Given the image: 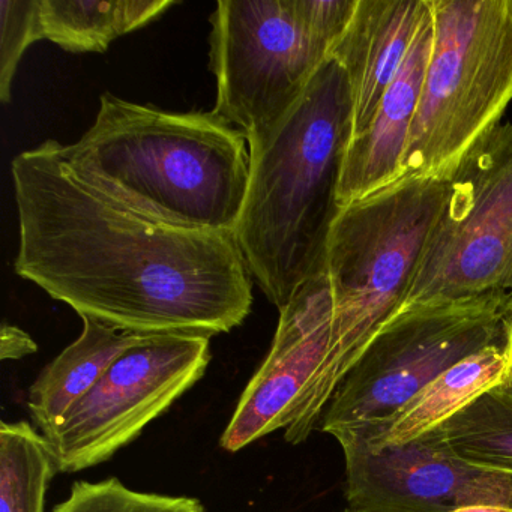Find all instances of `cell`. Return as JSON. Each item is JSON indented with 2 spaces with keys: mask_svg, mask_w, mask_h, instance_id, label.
Masks as SVG:
<instances>
[{
  "mask_svg": "<svg viewBox=\"0 0 512 512\" xmlns=\"http://www.w3.org/2000/svg\"><path fill=\"white\" fill-rule=\"evenodd\" d=\"M427 0H358L329 58L346 71L352 92V139L370 128L386 89L406 61Z\"/></svg>",
  "mask_w": 512,
  "mask_h": 512,
  "instance_id": "obj_13",
  "label": "cell"
},
{
  "mask_svg": "<svg viewBox=\"0 0 512 512\" xmlns=\"http://www.w3.org/2000/svg\"><path fill=\"white\" fill-rule=\"evenodd\" d=\"M0 22V100L7 104L23 55L31 44L43 40L40 0H2Z\"/></svg>",
  "mask_w": 512,
  "mask_h": 512,
  "instance_id": "obj_20",
  "label": "cell"
},
{
  "mask_svg": "<svg viewBox=\"0 0 512 512\" xmlns=\"http://www.w3.org/2000/svg\"><path fill=\"white\" fill-rule=\"evenodd\" d=\"M53 512H205L194 497L131 490L119 479L77 481Z\"/></svg>",
  "mask_w": 512,
  "mask_h": 512,
  "instance_id": "obj_19",
  "label": "cell"
},
{
  "mask_svg": "<svg viewBox=\"0 0 512 512\" xmlns=\"http://www.w3.org/2000/svg\"><path fill=\"white\" fill-rule=\"evenodd\" d=\"M449 199V179H409L341 209L326 251L332 296L328 353L284 439L317 430L332 395L379 329L403 307Z\"/></svg>",
  "mask_w": 512,
  "mask_h": 512,
  "instance_id": "obj_4",
  "label": "cell"
},
{
  "mask_svg": "<svg viewBox=\"0 0 512 512\" xmlns=\"http://www.w3.org/2000/svg\"><path fill=\"white\" fill-rule=\"evenodd\" d=\"M82 320L80 337L41 371L29 389V412L41 433L61 422L140 337L94 319Z\"/></svg>",
  "mask_w": 512,
  "mask_h": 512,
  "instance_id": "obj_15",
  "label": "cell"
},
{
  "mask_svg": "<svg viewBox=\"0 0 512 512\" xmlns=\"http://www.w3.org/2000/svg\"><path fill=\"white\" fill-rule=\"evenodd\" d=\"M488 292L512 293L511 122L488 131L455 167L401 308Z\"/></svg>",
  "mask_w": 512,
  "mask_h": 512,
  "instance_id": "obj_8",
  "label": "cell"
},
{
  "mask_svg": "<svg viewBox=\"0 0 512 512\" xmlns=\"http://www.w3.org/2000/svg\"><path fill=\"white\" fill-rule=\"evenodd\" d=\"M506 359H508V370H506V379L503 385L512 391V325L509 329L508 341H506Z\"/></svg>",
  "mask_w": 512,
  "mask_h": 512,
  "instance_id": "obj_24",
  "label": "cell"
},
{
  "mask_svg": "<svg viewBox=\"0 0 512 512\" xmlns=\"http://www.w3.org/2000/svg\"><path fill=\"white\" fill-rule=\"evenodd\" d=\"M38 352V344L19 326L4 323L0 331V359L17 361Z\"/></svg>",
  "mask_w": 512,
  "mask_h": 512,
  "instance_id": "obj_22",
  "label": "cell"
},
{
  "mask_svg": "<svg viewBox=\"0 0 512 512\" xmlns=\"http://www.w3.org/2000/svg\"><path fill=\"white\" fill-rule=\"evenodd\" d=\"M511 325L509 292L401 308L332 395L320 430L332 437L373 433L443 371L485 347L506 343Z\"/></svg>",
  "mask_w": 512,
  "mask_h": 512,
  "instance_id": "obj_6",
  "label": "cell"
},
{
  "mask_svg": "<svg viewBox=\"0 0 512 512\" xmlns=\"http://www.w3.org/2000/svg\"><path fill=\"white\" fill-rule=\"evenodd\" d=\"M80 184L140 217L199 232L235 233L250 184V148L212 112L172 113L104 94L79 142H56Z\"/></svg>",
  "mask_w": 512,
  "mask_h": 512,
  "instance_id": "obj_2",
  "label": "cell"
},
{
  "mask_svg": "<svg viewBox=\"0 0 512 512\" xmlns=\"http://www.w3.org/2000/svg\"><path fill=\"white\" fill-rule=\"evenodd\" d=\"M55 473L43 434L26 421L0 424V512H44Z\"/></svg>",
  "mask_w": 512,
  "mask_h": 512,
  "instance_id": "obj_18",
  "label": "cell"
},
{
  "mask_svg": "<svg viewBox=\"0 0 512 512\" xmlns=\"http://www.w3.org/2000/svg\"><path fill=\"white\" fill-rule=\"evenodd\" d=\"M352 121L346 71L328 58L274 137L250 151V184L235 236L248 271L278 310L325 274Z\"/></svg>",
  "mask_w": 512,
  "mask_h": 512,
  "instance_id": "obj_3",
  "label": "cell"
},
{
  "mask_svg": "<svg viewBox=\"0 0 512 512\" xmlns=\"http://www.w3.org/2000/svg\"><path fill=\"white\" fill-rule=\"evenodd\" d=\"M343 512H352V511H350V509H346V511H343Z\"/></svg>",
  "mask_w": 512,
  "mask_h": 512,
  "instance_id": "obj_25",
  "label": "cell"
},
{
  "mask_svg": "<svg viewBox=\"0 0 512 512\" xmlns=\"http://www.w3.org/2000/svg\"><path fill=\"white\" fill-rule=\"evenodd\" d=\"M434 433L464 460L512 475V391L491 389Z\"/></svg>",
  "mask_w": 512,
  "mask_h": 512,
  "instance_id": "obj_17",
  "label": "cell"
},
{
  "mask_svg": "<svg viewBox=\"0 0 512 512\" xmlns=\"http://www.w3.org/2000/svg\"><path fill=\"white\" fill-rule=\"evenodd\" d=\"M352 512H452L463 506L512 508V475L482 469L455 454L436 433L406 445L368 448L338 437Z\"/></svg>",
  "mask_w": 512,
  "mask_h": 512,
  "instance_id": "obj_10",
  "label": "cell"
},
{
  "mask_svg": "<svg viewBox=\"0 0 512 512\" xmlns=\"http://www.w3.org/2000/svg\"><path fill=\"white\" fill-rule=\"evenodd\" d=\"M16 272L82 319L137 335L211 338L242 325L251 274L235 233L140 217L77 182L55 140L11 163Z\"/></svg>",
  "mask_w": 512,
  "mask_h": 512,
  "instance_id": "obj_1",
  "label": "cell"
},
{
  "mask_svg": "<svg viewBox=\"0 0 512 512\" xmlns=\"http://www.w3.org/2000/svg\"><path fill=\"white\" fill-rule=\"evenodd\" d=\"M331 328V289L326 274H320L299 287L280 310L271 350L242 392L221 436V448L238 452L274 431L289 428L325 361Z\"/></svg>",
  "mask_w": 512,
  "mask_h": 512,
  "instance_id": "obj_11",
  "label": "cell"
},
{
  "mask_svg": "<svg viewBox=\"0 0 512 512\" xmlns=\"http://www.w3.org/2000/svg\"><path fill=\"white\" fill-rule=\"evenodd\" d=\"M433 44V11L427 0V10L406 61L386 89L370 128L347 146L337 193L341 209L400 181L401 163L421 101Z\"/></svg>",
  "mask_w": 512,
  "mask_h": 512,
  "instance_id": "obj_12",
  "label": "cell"
},
{
  "mask_svg": "<svg viewBox=\"0 0 512 512\" xmlns=\"http://www.w3.org/2000/svg\"><path fill=\"white\" fill-rule=\"evenodd\" d=\"M173 0H40L43 40L67 52H106L113 41L163 16Z\"/></svg>",
  "mask_w": 512,
  "mask_h": 512,
  "instance_id": "obj_16",
  "label": "cell"
},
{
  "mask_svg": "<svg viewBox=\"0 0 512 512\" xmlns=\"http://www.w3.org/2000/svg\"><path fill=\"white\" fill-rule=\"evenodd\" d=\"M428 2L433 52L400 181L451 178L512 101V0Z\"/></svg>",
  "mask_w": 512,
  "mask_h": 512,
  "instance_id": "obj_5",
  "label": "cell"
},
{
  "mask_svg": "<svg viewBox=\"0 0 512 512\" xmlns=\"http://www.w3.org/2000/svg\"><path fill=\"white\" fill-rule=\"evenodd\" d=\"M211 25L214 112L256 151L304 97L329 52L302 25L295 0H220Z\"/></svg>",
  "mask_w": 512,
  "mask_h": 512,
  "instance_id": "obj_7",
  "label": "cell"
},
{
  "mask_svg": "<svg viewBox=\"0 0 512 512\" xmlns=\"http://www.w3.org/2000/svg\"><path fill=\"white\" fill-rule=\"evenodd\" d=\"M211 338L140 335L100 382L44 431L56 470L76 473L110 460L193 388L211 362Z\"/></svg>",
  "mask_w": 512,
  "mask_h": 512,
  "instance_id": "obj_9",
  "label": "cell"
},
{
  "mask_svg": "<svg viewBox=\"0 0 512 512\" xmlns=\"http://www.w3.org/2000/svg\"><path fill=\"white\" fill-rule=\"evenodd\" d=\"M452 512H512L511 506H497V505H472L463 506Z\"/></svg>",
  "mask_w": 512,
  "mask_h": 512,
  "instance_id": "obj_23",
  "label": "cell"
},
{
  "mask_svg": "<svg viewBox=\"0 0 512 512\" xmlns=\"http://www.w3.org/2000/svg\"><path fill=\"white\" fill-rule=\"evenodd\" d=\"M506 370V343L485 347L431 380L373 433H340L334 439L356 437L373 451L415 442L442 427L491 389L503 385Z\"/></svg>",
  "mask_w": 512,
  "mask_h": 512,
  "instance_id": "obj_14",
  "label": "cell"
},
{
  "mask_svg": "<svg viewBox=\"0 0 512 512\" xmlns=\"http://www.w3.org/2000/svg\"><path fill=\"white\" fill-rule=\"evenodd\" d=\"M308 34L329 53L352 22L358 0H295Z\"/></svg>",
  "mask_w": 512,
  "mask_h": 512,
  "instance_id": "obj_21",
  "label": "cell"
}]
</instances>
